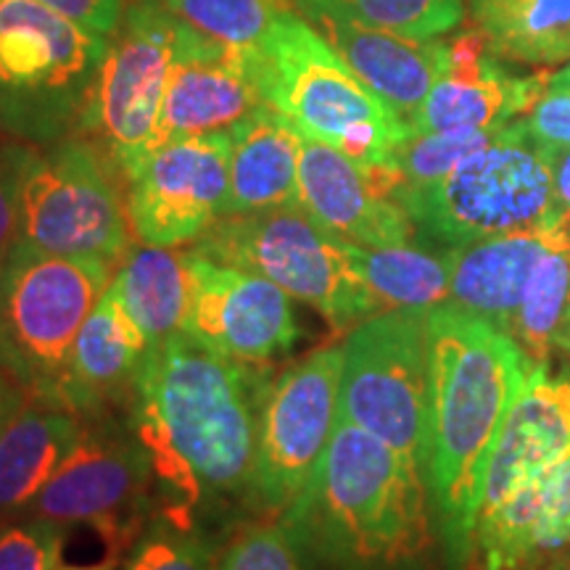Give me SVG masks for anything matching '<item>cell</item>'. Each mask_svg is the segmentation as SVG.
<instances>
[{"label":"cell","instance_id":"obj_17","mask_svg":"<svg viewBox=\"0 0 570 570\" xmlns=\"http://www.w3.org/2000/svg\"><path fill=\"white\" fill-rule=\"evenodd\" d=\"M550 88V75H510L479 30L449 40V69L433 85L410 132H473L494 130L525 117Z\"/></svg>","mask_w":570,"mask_h":570},{"label":"cell","instance_id":"obj_42","mask_svg":"<svg viewBox=\"0 0 570 570\" xmlns=\"http://www.w3.org/2000/svg\"><path fill=\"white\" fill-rule=\"evenodd\" d=\"M547 90H562V92H570V63L566 69L554 71V75H550V88Z\"/></svg>","mask_w":570,"mask_h":570},{"label":"cell","instance_id":"obj_6","mask_svg":"<svg viewBox=\"0 0 570 570\" xmlns=\"http://www.w3.org/2000/svg\"><path fill=\"white\" fill-rule=\"evenodd\" d=\"M109 38L63 19L40 0L0 3V130L51 146L80 130Z\"/></svg>","mask_w":570,"mask_h":570},{"label":"cell","instance_id":"obj_7","mask_svg":"<svg viewBox=\"0 0 570 570\" xmlns=\"http://www.w3.org/2000/svg\"><path fill=\"white\" fill-rule=\"evenodd\" d=\"M194 254L256 273L320 312L333 331H352L386 312L352 262V244L320 227L302 206L225 214L188 246Z\"/></svg>","mask_w":570,"mask_h":570},{"label":"cell","instance_id":"obj_34","mask_svg":"<svg viewBox=\"0 0 570 570\" xmlns=\"http://www.w3.org/2000/svg\"><path fill=\"white\" fill-rule=\"evenodd\" d=\"M217 570H306L277 520L248 518L219 547Z\"/></svg>","mask_w":570,"mask_h":570},{"label":"cell","instance_id":"obj_47","mask_svg":"<svg viewBox=\"0 0 570 570\" xmlns=\"http://www.w3.org/2000/svg\"><path fill=\"white\" fill-rule=\"evenodd\" d=\"M566 320H570V296H568V309H566Z\"/></svg>","mask_w":570,"mask_h":570},{"label":"cell","instance_id":"obj_14","mask_svg":"<svg viewBox=\"0 0 570 570\" xmlns=\"http://www.w3.org/2000/svg\"><path fill=\"white\" fill-rule=\"evenodd\" d=\"M230 132L190 135L161 142L127 177V217L146 246L180 248L227 214Z\"/></svg>","mask_w":570,"mask_h":570},{"label":"cell","instance_id":"obj_28","mask_svg":"<svg viewBox=\"0 0 570 570\" xmlns=\"http://www.w3.org/2000/svg\"><path fill=\"white\" fill-rule=\"evenodd\" d=\"M354 269L383 309H433L449 302L446 248L402 244L352 246Z\"/></svg>","mask_w":570,"mask_h":570},{"label":"cell","instance_id":"obj_32","mask_svg":"<svg viewBox=\"0 0 570 570\" xmlns=\"http://www.w3.org/2000/svg\"><path fill=\"white\" fill-rule=\"evenodd\" d=\"M167 9L206 38L256 48L273 30L285 0H164Z\"/></svg>","mask_w":570,"mask_h":570},{"label":"cell","instance_id":"obj_36","mask_svg":"<svg viewBox=\"0 0 570 570\" xmlns=\"http://www.w3.org/2000/svg\"><path fill=\"white\" fill-rule=\"evenodd\" d=\"M35 146L0 132V267L19 238V198Z\"/></svg>","mask_w":570,"mask_h":570},{"label":"cell","instance_id":"obj_9","mask_svg":"<svg viewBox=\"0 0 570 570\" xmlns=\"http://www.w3.org/2000/svg\"><path fill=\"white\" fill-rule=\"evenodd\" d=\"M125 177L90 138L75 132L35 146L19 198V244L101 259L117 269L132 248Z\"/></svg>","mask_w":570,"mask_h":570},{"label":"cell","instance_id":"obj_5","mask_svg":"<svg viewBox=\"0 0 570 570\" xmlns=\"http://www.w3.org/2000/svg\"><path fill=\"white\" fill-rule=\"evenodd\" d=\"M267 104L304 135L360 164H389L410 138L399 119L331 42L291 6L277 13L259 46Z\"/></svg>","mask_w":570,"mask_h":570},{"label":"cell","instance_id":"obj_11","mask_svg":"<svg viewBox=\"0 0 570 570\" xmlns=\"http://www.w3.org/2000/svg\"><path fill=\"white\" fill-rule=\"evenodd\" d=\"M154 462L135 431L130 412L82 420L67 460L21 515L59 525H90L109 544L111 562L125 554L161 499L154 497Z\"/></svg>","mask_w":570,"mask_h":570},{"label":"cell","instance_id":"obj_3","mask_svg":"<svg viewBox=\"0 0 570 570\" xmlns=\"http://www.w3.org/2000/svg\"><path fill=\"white\" fill-rule=\"evenodd\" d=\"M277 523L306 570H433L444 554L417 462L341 417Z\"/></svg>","mask_w":570,"mask_h":570},{"label":"cell","instance_id":"obj_35","mask_svg":"<svg viewBox=\"0 0 570 570\" xmlns=\"http://www.w3.org/2000/svg\"><path fill=\"white\" fill-rule=\"evenodd\" d=\"M67 531V525L38 515L0 520V570H56Z\"/></svg>","mask_w":570,"mask_h":570},{"label":"cell","instance_id":"obj_1","mask_svg":"<svg viewBox=\"0 0 570 570\" xmlns=\"http://www.w3.org/2000/svg\"><path fill=\"white\" fill-rule=\"evenodd\" d=\"M267 365L212 352L188 333L148 352L130 420L154 462L161 504L233 529L254 518L259 410Z\"/></svg>","mask_w":570,"mask_h":570},{"label":"cell","instance_id":"obj_45","mask_svg":"<svg viewBox=\"0 0 570 570\" xmlns=\"http://www.w3.org/2000/svg\"><path fill=\"white\" fill-rule=\"evenodd\" d=\"M544 570H570V550L562 552L558 560H552L550 566H547Z\"/></svg>","mask_w":570,"mask_h":570},{"label":"cell","instance_id":"obj_26","mask_svg":"<svg viewBox=\"0 0 570 570\" xmlns=\"http://www.w3.org/2000/svg\"><path fill=\"white\" fill-rule=\"evenodd\" d=\"M114 291L148 346L156 348L183 333L190 304L188 254L167 246H132L114 269Z\"/></svg>","mask_w":570,"mask_h":570},{"label":"cell","instance_id":"obj_10","mask_svg":"<svg viewBox=\"0 0 570 570\" xmlns=\"http://www.w3.org/2000/svg\"><path fill=\"white\" fill-rule=\"evenodd\" d=\"M180 24L164 0H132L92 80L77 132L96 142L125 180L159 146Z\"/></svg>","mask_w":570,"mask_h":570},{"label":"cell","instance_id":"obj_24","mask_svg":"<svg viewBox=\"0 0 570 570\" xmlns=\"http://www.w3.org/2000/svg\"><path fill=\"white\" fill-rule=\"evenodd\" d=\"M80 433V415L61 404L27 396L0 428V520L17 518L30 508Z\"/></svg>","mask_w":570,"mask_h":570},{"label":"cell","instance_id":"obj_39","mask_svg":"<svg viewBox=\"0 0 570 570\" xmlns=\"http://www.w3.org/2000/svg\"><path fill=\"white\" fill-rule=\"evenodd\" d=\"M539 235L552 252L570 254V209H562Z\"/></svg>","mask_w":570,"mask_h":570},{"label":"cell","instance_id":"obj_25","mask_svg":"<svg viewBox=\"0 0 570 570\" xmlns=\"http://www.w3.org/2000/svg\"><path fill=\"white\" fill-rule=\"evenodd\" d=\"M227 214L298 206V156L304 135L281 111L265 106L230 130Z\"/></svg>","mask_w":570,"mask_h":570},{"label":"cell","instance_id":"obj_19","mask_svg":"<svg viewBox=\"0 0 570 570\" xmlns=\"http://www.w3.org/2000/svg\"><path fill=\"white\" fill-rule=\"evenodd\" d=\"M298 206L320 227L360 248L412 244L415 225L394 198L375 188L365 164L325 142H302Z\"/></svg>","mask_w":570,"mask_h":570},{"label":"cell","instance_id":"obj_43","mask_svg":"<svg viewBox=\"0 0 570 570\" xmlns=\"http://www.w3.org/2000/svg\"><path fill=\"white\" fill-rule=\"evenodd\" d=\"M554 348L566 354L568 362H570V320H566V323L560 325L558 336H554Z\"/></svg>","mask_w":570,"mask_h":570},{"label":"cell","instance_id":"obj_46","mask_svg":"<svg viewBox=\"0 0 570 570\" xmlns=\"http://www.w3.org/2000/svg\"><path fill=\"white\" fill-rule=\"evenodd\" d=\"M56 570H114V562H101V566H59Z\"/></svg>","mask_w":570,"mask_h":570},{"label":"cell","instance_id":"obj_4","mask_svg":"<svg viewBox=\"0 0 570 570\" xmlns=\"http://www.w3.org/2000/svg\"><path fill=\"white\" fill-rule=\"evenodd\" d=\"M396 202L433 248H454L512 233H541L562 212L554 196L552 154L520 119L431 185L404 188Z\"/></svg>","mask_w":570,"mask_h":570},{"label":"cell","instance_id":"obj_48","mask_svg":"<svg viewBox=\"0 0 570 570\" xmlns=\"http://www.w3.org/2000/svg\"><path fill=\"white\" fill-rule=\"evenodd\" d=\"M0 3H3V0H0Z\"/></svg>","mask_w":570,"mask_h":570},{"label":"cell","instance_id":"obj_23","mask_svg":"<svg viewBox=\"0 0 570 570\" xmlns=\"http://www.w3.org/2000/svg\"><path fill=\"white\" fill-rule=\"evenodd\" d=\"M552 252L539 233H512L446 248L449 302L508 333L541 256Z\"/></svg>","mask_w":570,"mask_h":570},{"label":"cell","instance_id":"obj_15","mask_svg":"<svg viewBox=\"0 0 570 570\" xmlns=\"http://www.w3.org/2000/svg\"><path fill=\"white\" fill-rule=\"evenodd\" d=\"M188 254L190 304L183 333L246 365H269L302 338L294 302L281 285L248 269Z\"/></svg>","mask_w":570,"mask_h":570},{"label":"cell","instance_id":"obj_2","mask_svg":"<svg viewBox=\"0 0 570 570\" xmlns=\"http://www.w3.org/2000/svg\"><path fill=\"white\" fill-rule=\"evenodd\" d=\"M533 362L508 333L452 304L428 309V415L420 470L449 570H468L483 473Z\"/></svg>","mask_w":570,"mask_h":570},{"label":"cell","instance_id":"obj_37","mask_svg":"<svg viewBox=\"0 0 570 570\" xmlns=\"http://www.w3.org/2000/svg\"><path fill=\"white\" fill-rule=\"evenodd\" d=\"M520 122L544 151H570V92L547 90Z\"/></svg>","mask_w":570,"mask_h":570},{"label":"cell","instance_id":"obj_20","mask_svg":"<svg viewBox=\"0 0 570 570\" xmlns=\"http://www.w3.org/2000/svg\"><path fill=\"white\" fill-rule=\"evenodd\" d=\"M570 550V458L483 515L468 570H544Z\"/></svg>","mask_w":570,"mask_h":570},{"label":"cell","instance_id":"obj_44","mask_svg":"<svg viewBox=\"0 0 570 570\" xmlns=\"http://www.w3.org/2000/svg\"><path fill=\"white\" fill-rule=\"evenodd\" d=\"M0 386H19V383L13 381L9 362H6V356H3V348H0ZM21 391H24V389H21Z\"/></svg>","mask_w":570,"mask_h":570},{"label":"cell","instance_id":"obj_21","mask_svg":"<svg viewBox=\"0 0 570 570\" xmlns=\"http://www.w3.org/2000/svg\"><path fill=\"white\" fill-rule=\"evenodd\" d=\"M304 19L407 127L449 69V42L402 38L331 13H306Z\"/></svg>","mask_w":570,"mask_h":570},{"label":"cell","instance_id":"obj_13","mask_svg":"<svg viewBox=\"0 0 570 570\" xmlns=\"http://www.w3.org/2000/svg\"><path fill=\"white\" fill-rule=\"evenodd\" d=\"M344 346H325L273 375L259 410L254 518L277 520L309 483L338 425Z\"/></svg>","mask_w":570,"mask_h":570},{"label":"cell","instance_id":"obj_31","mask_svg":"<svg viewBox=\"0 0 570 570\" xmlns=\"http://www.w3.org/2000/svg\"><path fill=\"white\" fill-rule=\"evenodd\" d=\"M288 6L302 17L331 13L412 40L439 38L465 13L462 0H288Z\"/></svg>","mask_w":570,"mask_h":570},{"label":"cell","instance_id":"obj_18","mask_svg":"<svg viewBox=\"0 0 570 570\" xmlns=\"http://www.w3.org/2000/svg\"><path fill=\"white\" fill-rule=\"evenodd\" d=\"M568 458L570 375L533 365L489 454L475 523Z\"/></svg>","mask_w":570,"mask_h":570},{"label":"cell","instance_id":"obj_30","mask_svg":"<svg viewBox=\"0 0 570 570\" xmlns=\"http://www.w3.org/2000/svg\"><path fill=\"white\" fill-rule=\"evenodd\" d=\"M570 296V254L547 252L529 277L523 298L508 327V336L523 348L533 365H547L554 336L566 323Z\"/></svg>","mask_w":570,"mask_h":570},{"label":"cell","instance_id":"obj_38","mask_svg":"<svg viewBox=\"0 0 570 570\" xmlns=\"http://www.w3.org/2000/svg\"><path fill=\"white\" fill-rule=\"evenodd\" d=\"M40 3L104 38L117 32L127 9V0H40Z\"/></svg>","mask_w":570,"mask_h":570},{"label":"cell","instance_id":"obj_12","mask_svg":"<svg viewBox=\"0 0 570 570\" xmlns=\"http://www.w3.org/2000/svg\"><path fill=\"white\" fill-rule=\"evenodd\" d=\"M428 415V309H386L344 344L338 417L420 465Z\"/></svg>","mask_w":570,"mask_h":570},{"label":"cell","instance_id":"obj_29","mask_svg":"<svg viewBox=\"0 0 570 570\" xmlns=\"http://www.w3.org/2000/svg\"><path fill=\"white\" fill-rule=\"evenodd\" d=\"M219 547L204 520L159 502L125 552L122 570H217Z\"/></svg>","mask_w":570,"mask_h":570},{"label":"cell","instance_id":"obj_27","mask_svg":"<svg viewBox=\"0 0 570 570\" xmlns=\"http://www.w3.org/2000/svg\"><path fill=\"white\" fill-rule=\"evenodd\" d=\"M470 13L497 59L533 67L570 59V0H470Z\"/></svg>","mask_w":570,"mask_h":570},{"label":"cell","instance_id":"obj_49","mask_svg":"<svg viewBox=\"0 0 570 570\" xmlns=\"http://www.w3.org/2000/svg\"><path fill=\"white\" fill-rule=\"evenodd\" d=\"M0 132H3V130H0Z\"/></svg>","mask_w":570,"mask_h":570},{"label":"cell","instance_id":"obj_41","mask_svg":"<svg viewBox=\"0 0 570 570\" xmlns=\"http://www.w3.org/2000/svg\"><path fill=\"white\" fill-rule=\"evenodd\" d=\"M27 402V394L19 386H0V428L13 417L21 404Z\"/></svg>","mask_w":570,"mask_h":570},{"label":"cell","instance_id":"obj_22","mask_svg":"<svg viewBox=\"0 0 570 570\" xmlns=\"http://www.w3.org/2000/svg\"><path fill=\"white\" fill-rule=\"evenodd\" d=\"M148 352L146 336L109 283L77 333L63 383V407L82 420L130 410Z\"/></svg>","mask_w":570,"mask_h":570},{"label":"cell","instance_id":"obj_16","mask_svg":"<svg viewBox=\"0 0 570 570\" xmlns=\"http://www.w3.org/2000/svg\"><path fill=\"white\" fill-rule=\"evenodd\" d=\"M265 106L269 104L262 85L259 46H227L183 21L161 106L159 146L190 135L230 132Z\"/></svg>","mask_w":570,"mask_h":570},{"label":"cell","instance_id":"obj_40","mask_svg":"<svg viewBox=\"0 0 570 570\" xmlns=\"http://www.w3.org/2000/svg\"><path fill=\"white\" fill-rule=\"evenodd\" d=\"M552 177L560 209H570V151L552 154Z\"/></svg>","mask_w":570,"mask_h":570},{"label":"cell","instance_id":"obj_33","mask_svg":"<svg viewBox=\"0 0 570 570\" xmlns=\"http://www.w3.org/2000/svg\"><path fill=\"white\" fill-rule=\"evenodd\" d=\"M494 130L473 132H412L391 156V167L399 175V190L431 185L452 173L458 164L494 138ZM396 190V194H399ZM396 198V196H394ZM399 204V202H396Z\"/></svg>","mask_w":570,"mask_h":570},{"label":"cell","instance_id":"obj_8","mask_svg":"<svg viewBox=\"0 0 570 570\" xmlns=\"http://www.w3.org/2000/svg\"><path fill=\"white\" fill-rule=\"evenodd\" d=\"M114 267L13 244L0 267V348L27 396L63 407L77 333L109 288Z\"/></svg>","mask_w":570,"mask_h":570}]
</instances>
